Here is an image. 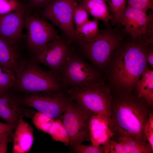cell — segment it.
<instances>
[{
	"instance_id": "cell-29",
	"label": "cell",
	"mask_w": 153,
	"mask_h": 153,
	"mask_svg": "<svg viewBox=\"0 0 153 153\" xmlns=\"http://www.w3.org/2000/svg\"><path fill=\"white\" fill-rule=\"evenodd\" d=\"M127 6L147 12L153 9V0H126Z\"/></svg>"
},
{
	"instance_id": "cell-4",
	"label": "cell",
	"mask_w": 153,
	"mask_h": 153,
	"mask_svg": "<svg viewBox=\"0 0 153 153\" xmlns=\"http://www.w3.org/2000/svg\"><path fill=\"white\" fill-rule=\"evenodd\" d=\"M15 71L16 80L14 86L19 91L29 94L66 90L56 75L35 63L21 61Z\"/></svg>"
},
{
	"instance_id": "cell-21",
	"label": "cell",
	"mask_w": 153,
	"mask_h": 153,
	"mask_svg": "<svg viewBox=\"0 0 153 153\" xmlns=\"http://www.w3.org/2000/svg\"><path fill=\"white\" fill-rule=\"evenodd\" d=\"M98 20H89L75 30V39L78 41H86L92 39L99 32Z\"/></svg>"
},
{
	"instance_id": "cell-33",
	"label": "cell",
	"mask_w": 153,
	"mask_h": 153,
	"mask_svg": "<svg viewBox=\"0 0 153 153\" xmlns=\"http://www.w3.org/2000/svg\"><path fill=\"white\" fill-rule=\"evenodd\" d=\"M14 125L0 122V139L8 133L11 132Z\"/></svg>"
},
{
	"instance_id": "cell-3",
	"label": "cell",
	"mask_w": 153,
	"mask_h": 153,
	"mask_svg": "<svg viewBox=\"0 0 153 153\" xmlns=\"http://www.w3.org/2000/svg\"><path fill=\"white\" fill-rule=\"evenodd\" d=\"M118 24L113 28L111 25L99 31L93 38L75 42L83 53L95 65L102 69L109 63L122 47L126 35Z\"/></svg>"
},
{
	"instance_id": "cell-25",
	"label": "cell",
	"mask_w": 153,
	"mask_h": 153,
	"mask_svg": "<svg viewBox=\"0 0 153 153\" xmlns=\"http://www.w3.org/2000/svg\"><path fill=\"white\" fill-rule=\"evenodd\" d=\"M115 22L118 23L121 16L126 8V0H105Z\"/></svg>"
},
{
	"instance_id": "cell-7",
	"label": "cell",
	"mask_w": 153,
	"mask_h": 153,
	"mask_svg": "<svg viewBox=\"0 0 153 153\" xmlns=\"http://www.w3.org/2000/svg\"><path fill=\"white\" fill-rule=\"evenodd\" d=\"M20 99L24 106L33 108L56 120L61 117L73 100L66 90L29 94Z\"/></svg>"
},
{
	"instance_id": "cell-23",
	"label": "cell",
	"mask_w": 153,
	"mask_h": 153,
	"mask_svg": "<svg viewBox=\"0 0 153 153\" xmlns=\"http://www.w3.org/2000/svg\"><path fill=\"white\" fill-rule=\"evenodd\" d=\"M16 80L14 70L0 66V92L9 90L14 86Z\"/></svg>"
},
{
	"instance_id": "cell-17",
	"label": "cell",
	"mask_w": 153,
	"mask_h": 153,
	"mask_svg": "<svg viewBox=\"0 0 153 153\" xmlns=\"http://www.w3.org/2000/svg\"><path fill=\"white\" fill-rule=\"evenodd\" d=\"M80 4L95 19L102 21L106 27L116 24L115 20L105 0H79Z\"/></svg>"
},
{
	"instance_id": "cell-28",
	"label": "cell",
	"mask_w": 153,
	"mask_h": 153,
	"mask_svg": "<svg viewBox=\"0 0 153 153\" xmlns=\"http://www.w3.org/2000/svg\"><path fill=\"white\" fill-rule=\"evenodd\" d=\"M55 0H27L24 4L26 12H39L45 8Z\"/></svg>"
},
{
	"instance_id": "cell-14",
	"label": "cell",
	"mask_w": 153,
	"mask_h": 153,
	"mask_svg": "<svg viewBox=\"0 0 153 153\" xmlns=\"http://www.w3.org/2000/svg\"><path fill=\"white\" fill-rule=\"evenodd\" d=\"M9 91L0 92V118L7 123L15 125L19 119L29 116V114L23 108L21 99Z\"/></svg>"
},
{
	"instance_id": "cell-30",
	"label": "cell",
	"mask_w": 153,
	"mask_h": 153,
	"mask_svg": "<svg viewBox=\"0 0 153 153\" xmlns=\"http://www.w3.org/2000/svg\"><path fill=\"white\" fill-rule=\"evenodd\" d=\"M144 133L146 139L153 150V113L150 114L144 127Z\"/></svg>"
},
{
	"instance_id": "cell-34",
	"label": "cell",
	"mask_w": 153,
	"mask_h": 153,
	"mask_svg": "<svg viewBox=\"0 0 153 153\" xmlns=\"http://www.w3.org/2000/svg\"><path fill=\"white\" fill-rule=\"evenodd\" d=\"M11 132L8 133L0 139V153L7 152L8 144L10 141Z\"/></svg>"
},
{
	"instance_id": "cell-1",
	"label": "cell",
	"mask_w": 153,
	"mask_h": 153,
	"mask_svg": "<svg viewBox=\"0 0 153 153\" xmlns=\"http://www.w3.org/2000/svg\"><path fill=\"white\" fill-rule=\"evenodd\" d=\"M152 107L133 92L112 96L110 110L113 137H129L148 143L144 127L150 114L152 112Z\"/></svg>"
},
{
	"instance_id": "cell-8",
	"label": "cell",
	"mask_w": 153,
	"mask_h": 153,
	"mask_svg": "<svg viewBox=\"0 0 153 153\" xmlns=\"http://www.w3.org/2000/svg\"><path fill=\"white\" fill-rule=\"evenodd\" d=\"M92 114L73 99L61 118L69 137L68 145L73 148L90 141L88 124Z\"/></svg>"
},
{
	"instance_id": "cell-12",
	"label": "cell",
	"mask_w": 153,
	"mask_h": 153,
	"mask_svg": "<svg viewBox=\"0 0 153 153\" xmlns=\"http://www.w3.org/2000/svg\"><path fill=\"white\" fill-rule=\"evenodd\" d=\"M143 10L127 6L117 24L132 39L153 35V15Z\"/></svg>"
},
{
	"instance_id": "cell-19",
	"label": "cell",
	"mask_w": 153,
	"mask_h": 153,
	"mask_svg": "<svg viewBox=\"0 0 153 153\" xmlns=\"http://www.w3.org/2000/svg\"><path fill=\"white\" fill-rule=\"evenodd\" d=\"M136 88L138 96L153 106V71L147 65Z\"/></svg>"
},
{
	"instance_id": "cell-18",
	"label": "cell",
	"mask_w": 153,
	"mask_h": 153,
	"mask_svg": "<svg viewBox=\"0 0 153 153\" xmlns=\"http://www.w3.org/2000/svg\"><path fill=\"white\" fill-rule=\"evenodd\" d=\"M16 45L0 35V66L15 71L19 63Z\"/></svg>"
},
{
	"instance_id": "cell-16",
	"label": "cell",
	"mask_w": 153,
	"mask_h": 153,
	"mask_svg": "<svg viewBox=\"0 0 153 153\" xmlns=\"http://www.w3.org/2000/svg\"><path fill=\"white\" fill-rule=\"evenodd\" d=\"M13 135V153H26L32 146L34 138L33 129L22 118L17 121Z\"/></svg>"
},
{
	"instance_id": "cell-36",
	"label": "cell",
	"mask_w": 153,
	"mask_h": 153,
	"mask_svg": "<svg viewBox=\"0 0 153 153\" xmlns=\"http://www.w3.org/2000/svg\"><path fill=\"white\" fill-rule=\"evenodd\" d=\"M19 0V1H20V0Z\"/></svg>"
},
{
	"instance_id": "cell-22",
	"label": "cell",
	"mask_w": 153,
	"mask_h": 153,
	"mask_svg": "<svg viewBox=\"0 0 153 153\" xmlns=\"http://www.w3.org/2000/svg\"><path fill=\"white\" fill-rule=\"evenodd\" d=\"M53 140L63 143L68 145L69 137L67 130L62 121L59 119L54 120L48 133Z\"/></svg>"
},
{
	"instance_id": "cell-13",
	"label": "cell",
	"mask_w": 153,
	"mask_h": 153,
	"mask_svg": "<svg viewBox=\"0 0 153 153\" xmlns=\"http://www.w3.org/2000/svg\"><path fill=\"white\" fill-rule=\"evenodd\" d=\"M25 12L24 7L18 11L0 14V35L17 45L23 37Z\"/></svg>"
},
{
	"instance_id": "cell-32",
	"label": "cell",
	"mask_w": 153,
	"mask_h": 153,
	"mask_svg": "<svg viewBox=\"0 0 153 153\" xmlns=\"http://www.w3.org/2000/svg\"><path fill=\"white\" fill-rule=\"evenodd\" d=\"M104 153H125L123 146L116 140L111 139L107 144L103 145Z\"/></svg>"
},
{
	"instance_id": "cell-9",
	"label": "cell",
	"mask_w": 153,
	"mask_h": 153,
	"mask_svg": "<svg viewBox=\"0 0 153 153\" xmlns=\"http://www.w3.org/2000/svg\"><path fill=\"white\" fill-rule=\"evenodd\" d=\"M79 0H55L41 10L40 15L50 21L62 31L71 42L75 39V28L73 20L74 8Z\"/></svg>"
},
{
	"instance_id": "cell-31",
	"label": "cell",
	"mask_w": 153,
	"mask_h": 153,
	"mask_svg": "<svg viewBox=\"0 0 153 153\" xmlns=\"http://www.w3.org/2000/svg\"><path fill=\"white\" fill-rule=\"evenodd\" d=\"M74 151L77 153H103L104 148L102 146H96L92 144L85 145L82 144L76 146L73 149Z\"/></svg>"
},
{
	"instance_id": "cell-26",
	"label": "cell",
	"mask_w": 153,
	"mask_h": 153,
	"mask_svg": "<svg viewBox=\"0 0 153 153\" xmlns=\"http://www.w3.org/2000/svg\"><path fill=\"white\" fill-rule=\"evenodd\" d=\"M24 7V4L18 0H0V14L18 11Z\"/></svg>"
},
{
	"instance_id": "cell-24",
	"label": "cell",
	"mask_w": 153,
	"mask_h": 153,
	"mask_svg": "<svg viewBox=\"0 0 153 153\" xmlns=\"http://www.w3.org/2000/svg\"><path fill=\"white\" fill-rule=\"evenodd\" d=\"M32 120L37 129L47 133L55 120L46 114L38 111L33 115Z\"/></svg>"
},
{
	"instance_id": "cell-6",
	"label": "cell",
	"mask_w": 153,
	"mask_h": 153,
	"mask_svg": "<svg viewBox=\"0 0 153 153\" xmlns=\"http://www.w3.org/2000/svg\"><path fill=\"white\" fill-rule=\"evenodd\" d=\"M73 99L92 114L106 117L110 125V105L112 96L104 83L67 89Z\"/></svg>"
},
{
	"instance_id": "cell-10",
	"label": "cell",
	"mask_w": 153,
	"mask_h": 153,
	"mask_svg": "<svg viewBox=\"0 0 153 153\" xmlns=\"http://www.w3.org/2000/svg\"><path fill=\"white\" fill-rule=\"evenodd\" d=\"M71 42L67 39L59 36L35 54L34 60L49 67L51 71L58 76L68 58L73 52Z\"/></svg>"
},
{
	"instance_id": "cell-2",
	"label": "cell",
	"mask_w": 153,
	"mask_h": 153,
	"mask_svg": "<svg viewBox=\"0 0 153 153\" xmlns=\"http://www.w3.org/2000/svg\"><path fill=\"white\" fill-rule=\"evenodd\" d=\"M131 39L111 59L109 78L118 94L131 93L136 88L147 65L146 49L153 44L145 39Z\"/></svg>"
},
{
	"instance_id": "cell-11",
	"label": "cell",
	"mask_w": 153,
	"mask_h": 153,
	"mask_svg": "<svg viewBox=\"0 0 153 153\" xmlns=\"http://www.w3.org/2000/svg\"><path fill=\"white\" fill-rule=\"evenodd\" d=\"M25 27L28 47L35 54L59 36L53 27L44 19L26 12Z\"/></svg>"
},
{
	"instance_id": "cell-27",
	"label": "cell",
	"mask_w": 153,
	"mask_h": 153,
	"mask_svg": "<svg viewBox=\"0 0 153 153\" xmlns=\"http://www.w3.org/2000/svg\"><path fill=\"white\" fill-rule=\"evenodd\" d=\"M88 12L79 2L73 11V20L75 29H77L89 20Z\"/></svg>"
},
{
	"instance_id": "cell-35",
	"label": "cell",
	"mask_w": 153,
	"mask_h": 153,
	"mask_svg": "<svg viewBox=\"0 0 153 153\" xmlns=\"http://www.w3.org/2000/svg\"><path fill=\"white\" fill-rule=\"evenodd\" d=\"M153 45H149L147 48L146 51L145 59L146 62L153 68Z\"/></svg>"
},
{
	"instance_id": "cell-5",
	"label": "cell",
	"mask_w": 153,
	"mask_h": 153,
	"mask_svg": "<svg viewBox=\"0 0 153 153\" xmlns=\"http://www.w3.org/2000/svg\"><path fill=\"white\" fill-rule=\"evenodd\" d=\"M58 76L67 89L104 83L100 73L73 52Z\"/></svg>"
},
{
	"instance_id": "cell-15",
	"label": "cell",
	"mask_w": 153,
	"mask_h": 153,
	"mask_svg": "<svg viewBox=\"0 0 153 153\" xmlns=\"http://www.w3.org/2000/svg\"><path fill=\"white\" fill-rule=\"evenodd\" d=\"M90 141L96 146L104 145L113 137V133L108 119L99 114H92L89 122Z\"/></svg>"
},
{
	"instance_id": "cell-20",
	"label": "cell",
	"mask_w": 153,
	"mask_h": 153,
	"mask_svg": "<svg viewBox=\"0 0 153 153\" xmlns=\"http://www.w3.org/2000/svg\"><path fill=\"white\" fill-rule=\"evenodd\" d=\"M114 138L123 146L125 153H153V150L148 143L140 142L129 137L119 136Z\"/></svg>"
}]
</instances>
